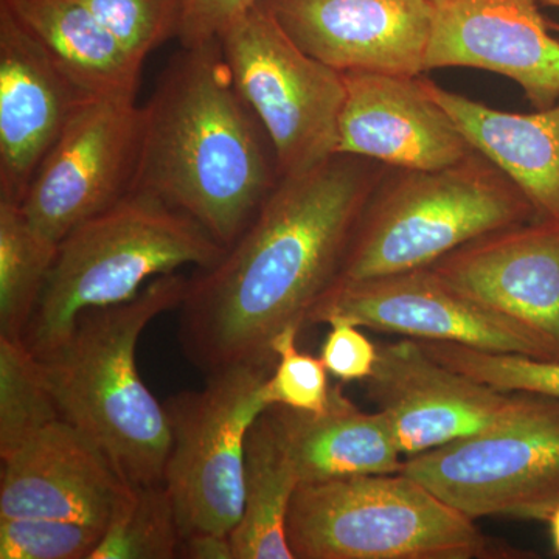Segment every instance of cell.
Listing matches in <instances>:
<instances>
[{
    "label": "cell",
    "mask_w": 559,
    "mask_h": 559,
    "mask_svg": "<svg viewBox=\"0 0 559 559\" xmlns=\"http://www.w3.org/2000/svg\"><path fill=\"white\" fill-rule=\"evenodd\" d=\"M369 159L337 153L282 176L218 263L198 270L179 305L183 355L205 374L275 362L272 342L301 329L340 278L380 176Z\"/></svg>",
    "instance_id": "cell-1"
},
{
    "label": "cell",
    "mask_w": 559,
    "mask_h": 559,
    "mask_svg": "<svg viewBox=\"0 0 559 559\" xmlns=\"http://www.w3.org/2000/svg\"><path fill=\"white\" fill-rule=\"evenodd\" d=\"M142 109L134 190L186 213L230 248L277 186L280 171L219 40L182 47Z\"/></svg>",
    "instance_id": "cell-2"
},
{
    "label": "cell",
    "mask_w": 559,
    "mask_h": 559,
    "mask_svg": "<svg viewBox=\"0 0 559 559\" xmlns=\"http://www.w3.org/2000/svg\"><path fill=\"white\" fill-rule=\"evenodd\" d=\"M189 280L162 275L134 299L84 311L69 336L38 358L61 418L131 487L165 484L173 444L167 407L140 378L135 349L154 319L178 310Z\"/></svg>",
    "instance_id": "cell-3"
},
{
    "label": "cell",
    "mask_w": 559,
    "mask_h": 559,
    "mask_svg": "<svg viewBox=\"0 0 559 559\" xmlns=\"http://www.w3.org/2000/svg\"><path fill=\"white\" fill-rule=\"evenodd\" d=\"M224 253L226 248L189 215L145 191H131L62 238L21 341L43 358L84 311L134 299L154 278L179 267L207 270Z\"/></svg>",
    "instance_id": "cell-4"
},
{
    "label": "cell",
    "mask_w": 559,
    "mask_h": 559,
    "mask_svg": "<svg viewBox=\"0 0 559 559\" xmlns=\"http://www.w3.org/2000/svg\"><path fill=\"white\" fill-rule=\"evenodd\" d=\"M294 559H528L403 473L300 484L290 503Z\"/></svg>",
    "instance_id": "cell-5"
},
{
    "label": "cell",
    "mask_w": 559,
    "mask_h": 559,
    "mask_svg": "<svg viewBox=\"0 0 559 559\" xmlns=\"http://www.w3.org/2000/svg\"><path fill=\"white\" fill-rule=\"evenodd\" d=\"M401 171L371 194L336 282L430 267L484 235L536 219L524 193L477 151L443 170Z\"/></svg>",
    "instance_id": "cell-6"
},
{
    "label": "cell",
    "mask_w": 559,
    "mask_h": 559,
    "mask_svg": "<svg viewBox=\"0 0 559 559\" xmlns=\"http://www.w3.org/2000/svg\"><path fill=\"white\" fill-rule=\"evenodd\" d=\"M401 473L474 521H549L559 506V399L518 392L498 425L406 457Z\"/></svg>",
    "instance_id": "cell-7"
},
{
    "label": "cell",
    "mask_w": 559,
    "mask_h": 559,
    "mask_svg": "<svg viewBox=\"0 0 559 559\" xmlns=\"http://www.w3.org/2000/svg\"><path fill=\"white\" fill-rule=\"evenodd\" d=\"M277 362V360H275ZM275 362L238 364L207 374V384L165 403L173 444L165 487L182 538L230 535L245 511L246 439L270 409L264 382Z\"/></svg>",
    "instance_id": "cell-8"
},
{
    "label": "cell",
    "mask_w": 559,
    "mask_h": 559,
    "mask_svg": "<svg viewBox=\"0 0 559 559\" xmlns=\"http://www.w3.org/2000/svg\"><path fill=\"white\" fill-rule=\"evenodd\" d=\"M219 43L238 94L270 139L280 178L336 156L344 73L301 50L259 3Z\"/></svg>",
    "instance_id": "cell-9"
},
{
    "label": "cell",
    "mask_w": 559,
    "mask_h": 559,
    "mask_svg": "<svg viewBox=\"0 0 559 559\" xmlns=\"http://www.w3.org/2000/svg\"><path fill=\"white\" fill-rule=\"evenodd\" d=\"M142 135L143 109L135 98H87L40 164L22 212L60 242L134 190Z\"/></svg>",
    "instance_id": "cell-10"
},
{
    "label": "cell",
    "mask_w": 559,
    "mask_h": 559,
    "mask_svg": "<svg viewBox=\"0 0 559 559\" xmlns=\"http://www.w3.org/2000/svg\"><path fill=\"white\" fill-rule=\"evenodd\" d=\"M333 318L415 341L455 342L558 362L535 333L451 288L432 267L334 283L312 308L308 323Z\"/></svg>",
    "instance_id": "cell-11"
},
{
    "label": "cell",
    "mask_w": 559,
    "mask_h": 559,
    "mask_svg": "<svg viewBox=\"0 0 559 559\" xmlns=\"http://www.w3.org/2000/svg\"><path fill=\"white\" fill-rule=\"evenodd\" d=\"M367 393L404 457L484 432L509 417L516 393L465 377L404 337L378 347Z\"/></svg>",
    "instance_id": "cell-12"
},
{
    "label": "cell",
    "mask_w": 559,
    "mask_h": 559,
    "mask_svg": "<svg viewBox=\"0 0 559 559\" xmlns=\"http://www.w3.org/2000/svg\"><path fill=\"white\" fill-rule=\"evenodd\" d=\"M290 39L340 72L419 76L426 70L429 0H259Z\"/></svg>",
    "instance_id": "cell-13"
},
{
    "label": "cell",
    "mask_w": 559,
    "mask_h": 559,
    "mask_svg": "<svg viewBox=\"0 0 559 559\" xmlns=\"http://www.w3.org/2000/svg\"><path fill=\"white\" fill-rule=\"evenodd\" d=\"M426 70L473 68L520 84L536 110L559 102V40L539 0H429Z\"/></svg>",
    "instance_id": "cell-14"
},
{
    "label": "cell",
    "mask_w": 559,
    "mask_h": 559,
    "mask_svg": "<svg viewBox=\"0 0 559 559\" xmlns=\"http://www.w3.org/2000/svg\"><path fill=\"white\" fill-rule=\"evenodd\" d=\"M342 73L337 153L411 171L443 170L474 153L450 114L426 92L421 75Z\"/></svg>",
    "instance_id": "cell-15"
},
{
    "label": "cell",
    "mask_w": 559,
    "mask_h": 559,
    "mask_svg": "<svg viewBox=\"0 0 559 559\" xmlns=\"http://www.w3.org/2000/svg\"><path fill=\"white\" fill-rule=\"evenodd\" d=\"M430 267L463 296L535 333L559 362V223L491 231Z\"/></svg>",
    "instance_id": "cell-16"
},
{
    "label": "cell",
    "mask_w": 559,
    "mask_h": 559,
    "mask_svg": "<svg viewBox=\"0 0 559 559\" xmlns=\"http://www.w3.org/2000/svg\"><path fill=\"white\" fill-rule=\"evenodd\" d=\"M87 98L0 7V201L22 204L40 164Z\"/></svg>",
    "instance_id": "cell-17"
},
{
    "label": "cell",
    "mask_w": 559,
    "mask_h": 559,
    "mask_svg": "<svg viewBox=\"0 0 559 559\" xmlns=\"http://www.w3.org/2000/svg\"><path fill=\"white\" fill-rule=\"evenodd\" d=\"M131 485L66 419L2 457L0 516L57 518L106 528Z\"/></svg>",
    "instance_id": "cell-18"
},
{
    "label": "cell",
    "mask_w": 559,
    "mask_h": 559,
    "mask_svg": "<svg viewBox=\"0 0 559 559\" xmlns=\"http://www.w3.org/2000/svg\"><path fill=\"white\" fill-rule=\"evenodd\" d=\"M474 151L524 193L536 219L559 223V102L533 114L506 112L423 80Z\"/></svg>",
    "instance_id": "cell-19"
},
{
    "label": "cell",
    "mask_w": 559,
    "mask_h": 559,
    "mask_svg": "<svg viewBox=\"0 0 559 559\" xmlns=\"http://www.w3.org/2000/svg\"><path fill=\"white\" fill-rule=\"evenodd\" d=\"M267 412L296 465L300 484L403 469V454L388 419L380 411L359 409L341 385L331 388L323 411L272 406Z\"/></svg>",
    "instance_id": "cell-20"
},
{
    "label": "cell",
    "mask_w": 559,
    "mask_h": 559,
    "mask_svg": "<svg viewBox=\"0 0 559 559\" xmlns=\"http://www.w3.org/2000/svg\"><path fill=\"white\" fill-rule=\"evenodd\" d=\"M0 7L84 94L135 98L143 64L124 50L87 0H0Z\"/></svg>",
    "instance_id": "cell-21"
},
{
    "label": "cell",
    "mask_w": 559,
    "mask_h": 559,
    "mask_svg": "<svg viewBox=\"0 0 559 559\" xmlns=\"http://www.w3.org/2000/svg\"><path fill=\"white\" fill-rule=\"evenodd\" d=\"M299 485L296 465L266 411L246 439L245 511L230 533L235 559H294L286 528Z\"/></svg>",
    "instance_id": "cell-22"
},
{
    "label": "cell",
    "mask_w": 559,
    "mask_h": 559,
    "mask_svg": "<svg viewBox=\"0 0 559 559\" xmlns=\"http://www.w3.org/2000/svg\"><path fill=\"white\" fill-rule=\"evenodd\" d=\"M58 245L20 204L0 201V336L22 340L49 278Z\"/></svg>",
    "instance_id": "cell-23"
},
{
    "label": "cell",
    "mask_w": 559,
    "mask_h": 559,
    "mask_svg": "<svg viewBox=\"0 0 559 559\" xmlns=\"http://www.w3.org/2000/svg\"><path fill=\"white\" fill-rule=\"evenodd\" d=\"M180 543L178 518L165 484L131 487L91 559H175Z\"/></svg>",
    "instance_id": "cell-24"
},
{
    "label": "cell",
    "mask_w": 559,
    "mask_h": 559,
    "mask_svg": "<svg viewBox=\"0 0 559 559\" xmlns=\"http://www.w3.org/2000/svg\"><path fill=\"white\" fill-rule=\"evenodd\" d=\"M60 418L38 358L24 342L0 336V459Z\"/></svg>",
    "instance_id": "cell-25"
},
{
    "label": "cell",
    "mask_w": 559,
    "mask_h": 559,
    "mask_svg": "<svg viewBox=\"0 0 559 559\" xmlns=\"http://www.w3.org/2000/svg\"><path fill=\"white\" fill-rule=\"evenodd\" d=\"M443 366L506 393H544L559 399V362L487 352L455 342L418 341Z\"/></svg>",
    "instance_id": "cell-26"
},
{
    "label": "cell",
    "mask_w": 559,
    "mask_h": 559,
    "mask_svg": "<svg viewBox=\"0 0 559 559\" xmlns=\"http://www.w3.org/2000/svg\"><path fill=\"white\" fill-rule=\"evenodd\" d=\"M94 13L134 60L179 39L187 0H87Z\"/></svg>",
    "instance_id": "cell-27"
},
{
    "label": "cell",
    "mask_w": 559,
    "mask_h": 559,
    "mask_svg": "<svg viewBox=\"0 0 559 559\" xmlns=\"http://www.w3.org/2000/svg\"><path fill=\"white\" fill-rule=\"evenodd\" d=\"M105 528L57 518L0 516L2 559H91Z\"/></svg>",
    "instance_id": "cell-28"
},
{
    "label": "cell",
    "mask_w": 559,
    "mask_h": 559,
    "mask_svg": "<svg viewBox=\"0 0 559 559\" xmlns=\"http://www.w3.org/2000/svg\"><path fill=\"white\" fill-rule=\"evenodd\" d=\"M299 331L297 326H289L272 342L277 362L264 382V396L270 407L320 412L330 401L329 370L322 359L297 348Z\"/></svg>",
    "instance_id": "cell-29"
},
{
    "label": "cell",
    "mask_w": 559,
    "mask_h": 559,
    "mask_svg": "<svg viewBox=\"0 0 559 559\" xmlns=\"http://www.w3.org/2000/svg\"><path fill=\"white\" fill-rule=\"evenodd\" d=\"M326 325L331 330L320 349V359L331 377L344 382L366 381L377 364L378 347L348 319L333 318Z\"/></svg>",
    "instance_id": "cell-30"
},
{
    "label": "cell",
    "mask_w": 559,
    "mask_h": 559,
    "mask_svg": "<svg viewBox=\"0 0 559 559\" xmlns=\"http://www.w3.org/2000/svg\"><path fill=\"white\" fill-rule=\"evenodd\" d=\"M259 0H187L180 47L219 40Z\"/></svg>",
    "instance_id": "cell-31"
},
{
    "label": "cell",
    "mask_w": 559,
    "mask_h": 559,
    "mask_svg": "<svg viewBox=\"0 0 559 559\" xmlns=\"http://www.w3.org/2000/svg\"><path fill=\"white\" fill-rule=\"evenodd\" d=\"M179 558L187 559H235L230 535L198 532L182 538Z\"/></svg>",
    "instance_id": "cell-32"
},
{
    "label": "cell",
    "mask_w": 559,
    "mask_h": 559,
    "mask_svg": "<svg viewBox=\"0 0 559 559\" xmlns=\"http://www.w3.org/2000/svg\"><path fill=\"white\" fill-rule=\"evenodd\" d=\"M551 543H554V549L559 555V506L555 509L554 513L549 518Z\"/></svg>",
    "instance_id": "cell-33"
},
{
    "label": "cell",
    "mask_w": 559,
    "mask_h": 559,
    "mask_svg": "<svg viewBox=\"0 0 559 559\" xmlns=\"http://www.w3.org/2000/svg\"><path fill=\"white\" fill-rule=\"evenodd\" d=\"M540 5L557 7L559 9V0H539Z\"/></svg>",
    "instance_id": "cell-34"
},
{
    "label": "cell",
    "mask_w": 559,
    "mask_h": 559,
    "mask_svg": "<svg viewBox=\"0 0 559 559\" xmlns=\"http://www.w3.org/2000/svg\"><path fill=\"white\" fill-rule=\"evenodd\" d=\"M549 27L551 28V31L559 32V24H549Z\"/></svg>",
    "instance_id": "cell-35"
}]
</instances>
